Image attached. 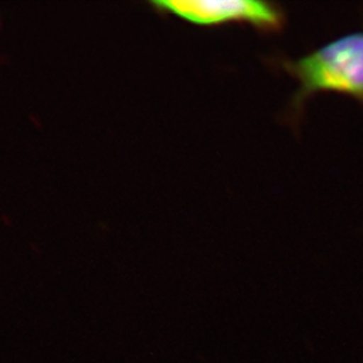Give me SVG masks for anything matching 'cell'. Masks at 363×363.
Listing matches in <instances>:
<instances>
[{
	"label": "cell",
	"instance_id": "6da1fadb",
	"mask_svg": "<svg viewBox=\"0 0 363 363\" xmlns=\"http://www.w3.org/2000/svg\"><path fill=\"white\" fill-rule=\"evenodd\" d=\"M276 65L298 82L288 106L291 118L296 120L312 96L323 91L350 96L363 104V31L334 39L295 60L280 58Z\"/></svg>",
	"mask_w": 363,
	"mask_h": 363
},
{
	"label": "cell",
	"instance_id": "7a4b0ae2",
	"mask_svg": "<svg viewBox=\"0 0 363 363\" xmlns=\"http://www.w3.org/2000/svg\"><path fill=\"white\" fill-rule=\"evenodd\" d=\"M152 6L195 26L244 25L265 34L280 33L286 26L281 6L262 0H162Z\"/></svg>",
	"mask_w": 363,
	"mask_h": 363
}]
</instances>
